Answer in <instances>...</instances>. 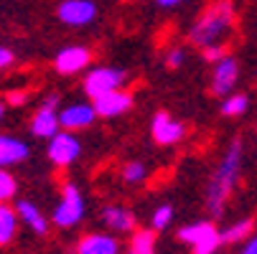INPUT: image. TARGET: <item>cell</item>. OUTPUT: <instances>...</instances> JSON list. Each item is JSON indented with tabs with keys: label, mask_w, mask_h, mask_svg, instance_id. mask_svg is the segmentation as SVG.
Masks as SVG:
<instances>
[{
	"label": "cell",
	"mask_w": 257,
	"mask_h": 254,
	"mask_svg": "<svg viewBox=\"0 0 257 254\" xmlns=\"http://www.w3.org/2000/svg\"><path fill=\"white\" fill-rule=\"evenodd\" d=\"M145 175H148V168H145L140 160H130V163H125V168H122V180H125L127 186L143 183Z\"/></svg>",
	"instance_id": "23"
},
{
	"label": "cell",
	"mask_w": 257,
	"mask_h": 254,
	"mask_svg": "<svg viewBox=\"0 0 257 254\" xmlns=\"http://www.w3.org/2000/svg\"><path fill=\"white\" fill-rule=\"evenodd\" d=\"M102 219L109 229H115V231H133L135 229V213L125 206H107L102 211Z\"/></svg>",
	"instance_id": "17"
},
{
	"label": "cell",
	"mask_w": 257,
	"mask_h": 254,
	"mask_svg": "<svg viewBox=\"0 0 257 254\" xmlns=\"http://www.w3.org/2000/svg\"><path fill=\"white\" fill-rule=\"evenodd\" d=\"M125 79H127V77H125L122 69H115V66H97V69L87 71V77H84V92L94 99V97H99V94L122 89Z\"/></svg>",
	"instance_id": "5"
},
{
	"label": "cell",
	"mask_w": 257,
	"mask_h": 254,
	"mask_svg": "<svg viewBox=\"0 0 257 254\" xmlns=\"http://www.w3.org/2000/svg\"><path fill=\"white\" fill-rule=\"evenodd\" d=\"M133 104H135V99L125 89H115V92H107V94H99V97L92 99L97 117H107V120L125 115L127 110H133Z\"/></svg>",
	"instance_id": "7"
},
{
	"label": "cell",
	"mask_w": 257,
	"mask_h": 254,
	"mask_svg": "<svg viewBox=\"0 0 257 254\" xmlns=\"http://www.w3.org/2000/svg\"><path fill=\"white\" fill-rule=\"evenodd\" d=\"M18 213L8 203H0V246H8L18 231Z\"/></svg>",
	"instance_id": "18"
},
{
	"label": "cell",
	"mask_w": 257,
	"mask_h": 254,
	"mask_svg": "<svg viewBox=\"0 0 257 254\" xmlns=\"http://www.w3.org/2000/svg\"><path fill=\"white\" fill-rule=\"evenodd\" d=\"M247 107H249L247 94H227L224 102H222V115L224 117H239V115L247 112Z\"/></svg>",
	"instance_id": "21"
},
{
	"label": "cell",
	"mask_w": 257,
	"mask_h": 254,
	"mask_svg": "<svg viewBox=\"0 0 257 254\" xmlns=\"http://www.w3.org/2000/svg\"><path fill=\"white\" fill-rule=\"evenodd\" d=\"M28 155H31V150L21 137L0 135V168H13V165L23 163Z\"/></svg>",
	"instance_id": "13"
},
{
	"label": "cell",
	"mask_w": 257,
	"mask_h": 254,
	"mask_svg": "<svg viewBox=\"0 0 257 254\" xmlns=\"http://www.w3.org/2000/svg\"><path fill=\"white\" fill-rule=\"evenodd\" d=\"M239 170H242V140L237 137L229 145V150L224 153L219 168L214 170L209 191H206V203H209V211L214 216H219L224 211V203H227V198H229V193L237 183V178H239Z\"/></svg>",
	"instance_id": "2"
},
{
	"label": "cell",
	"mask_w": 257,
	"mask_h": 254,
	"mask_svg": "<svg viewBox=\"0 0 257 254\" xmlns=\"http://www.w3.org/2000/svg\"><path fill=\"white\" fill-rule=\"evenodd\" d=\"M171 219H173V206L163 203V206H158V208L153 211L151 224H153V229H156V231H161V229H166V226L171 224Z\"/></svg>",
	"instance_id": "24"
},
{
	"label": "cell",
	"mask_w": 257,
	"mask_h": 254,
	"mask_svg": "<svg viewBox=\"0 0 257 254\" xmlns=\"http://www.w3.org/2000/svg\"><path fill=\"white\" fill-rule=\"evenodd\" d=\"M127 254H156V236L151 229H140L127 244Z\"/></svg>",
	"instance_id": "19"
},
{
	"label": "cell",
	"mask_w": 257,
	"mask_h": 254,
	"mask_svg": "<svg viewBox=\"0 0 257 254\" xmlns=\"http://www.w3.org/2000/svg\"><path fill=\"white\" fill-rule=\"evenodd\" d=\"M151 135L158 145H163V148H168V145H178L183 137H186V127H183V122L173 120L168 112H156L153 115V122H151Z\"/></svg>",
	"instance_id": "8"
},
{
	"label": "cell",
	"mask_w": 257,
	"mask_h": 254,
	"mask_svg": "<svg viewBox=\"0 0 257 254\" xmlns=\"http://www.w3.org/2000/svg\"><path fill=\"white\" fill-rule=\"evenodd\" d=\"M18 193V180L8 168H0V203H8Z\"/></svg>",
	"instance_id": "22"
},
{
	"label": "cell",
	"mask_w": 257,
	"mask_h": 254,
	"mask_svg": "<svg viewBox=\"0 0 257 254\" xmlns=\"http://www.w3.org/2000/svg\"><path fill=\"white\" fill-rule=\"evenodd\" d=\"M56 132H59V112L54 110V107H44L41 104L39 110H36V115L31 117V135L49 140Z\"/></svg>",
	"instance_id": "14"
},
{
	"label": "cell",
	"mask_w": 257,
	"mask_h": 254,
	"mask_svg": "<svg viewBox=\"0 0 257 254\" xmlns=\"http://www.w3.org/2000/svg\"><path fill=\"white\" fill-rule=\"evenodd\" d=\"M89 64H92V51L84 49V46H66L54 59V69L64 77L79 74V71H84Z\"/></svg>",
	"instance_id": "10"
},
{
	"label": "cell",
	"mask_w": 257,
	"mask_h": 254,
	"mask_svg": "<svg viewBox=\"0 0 257 254\" xmlns=\"http://www.w3.org/2000/svg\"><path fill=\"white\" fill-rule=\"evenodd\" d=\"M239 254H257V239H252V241H249V244L239 251Z\"/></svg>",
	"instance_id": "29"
},
{
	"label": "cell",
	"mask_w": 257,
	"mask_h": 254,
	"mask_svg": "<svg viewBox=\"0 0 257 254\" xmlns=\"http://www.w3.org/2000/svg\"><path fill=\"white\" fill-rule=\"evenodd\" d=\"M16 213H18V221H23L31 231H36V234H46V231H49L46 216L39 211V206H36V203H31V201H18V203H16Z\"/></svg>",
	"instance_id": "16"
},
{
	"label": "cell",
	"mask_w": 257,
	"mask_h": 254,
	"mask_svg": "<svg viewBox=\"0 0 257 254\" xmlns=\"http://www.w3.org/2000/svg\"><path fill=\"white\" fill-rule=\"evenodd\" d=\"M183 59H186V51H183V49H171L166 54V66L168 69H178L183 64Z\"/></svg>",
	"instance_id": "26"
},
{
	"label": "cell",
	"mask_w": 257,
	"mask_h": 254,
	"mask_svg": "<svg viewBox=\"0 0 257 254\" xmlns=\"http://www.w3.org/2000/svg\"><path fill=\"white\" fill-rule=\"evenodd\" d=\"M156 3L161 6V8H173V6H178L181 0H156Z\"/></svg>",
	"instance_id": "30"
},
{
	"label": "cell",
	"mask_w": 257,
	"mask_h": 254,
	"mask_svg": "<svg viewBox=\"0 0 257 254\" xmlns=\"http://www.w3.org/2000/svg\"><path fill=\"white\" fill-rule=\"evenodd\" d=\"M56 13L66 26H87L97 18V6L94 0H61Z\"/></svg>",
	"instance_id": "11"
},
{
	"label": "cell",
	"mask_w": 257,
	"mask_h": 254,
	"mask_svg": "<svg viewBox=\"0 0 257 254\" xmlns=\"http://www.w3.org/2000/svg\"><path fill=\"white\" fill-rule=\"evenodd\" d=\"M51 219L61 229H71V226H77L84 219V198H82V191L74 183H64L61 201L56 203Z\"/></svg>",
	"instance_id": "3"
},
{
	"label": "cell",
	"mask_w": 257,
	"mask_h": 254,
	"mask_svg": "<svg viewBox=\"0 0 257 254\" xmlns=\"http://www.w3.org/2000/svg\"><path fill=\"white\" fill-rule=\"evenodd\" d=\"M49 160L59 168H69L71 163H74L79 155H82V142L74 132L69 130H61L56 135L49 137Z\"/></svg>",
	"instance_id": "6"
},
{
	"label": "cell",
	"mask_w": 257,
	"mask_h": 254,
	"mask_svg": "<svg viewBox=\"0 0 257 254\" xmlns=\"http://www.w3.org/2000/svg\"><path fill=\"white\" fill-rule=\"evenodd\" d=\"M26 99H28V92H8V94H6V102L13 104V107L26 104Z\"/></svg>",
	"instance_id": "27"
},
{
	"label": "cell",
	"mask_w": 257,
	"mask_h": 254,
	"mask_svg": "<svg viewBox=\"0 0 257 254\" xmlns=\"http://www.w3.org/2000/svg\"><path fill=\"white\" fill-rule=\"evenodd\" d=\"M239 79V64L229 54L214 64V77H211V94L214 97H227L234 92V84Z\"/></svg>",
	"instance_id": "9"
},
{
	"label": "cell",
	"mask_w": 257,
	"mask_h": 254,
	"mask_svg": "<svg viewBox=\"0 0 257 254\" xmlns=\"http://www.w3.org/2000/svg\"><path fill=\"white\" fill-rule=\"evenodd\" d=\"M13 51L11 49H6V46H0V69H8V66H13Z\"/></svg>",
	"instance_id": "28"
},
{
	"label": "cell",
	"mask_w": 257,
	"mask_h": 254,
	"mask_svg": "<svg viewBox=\"0 0 257 254\" xmlns=\"http://www.w3.org/2000/svg\"><path fill=\"white\" fill-rule=\"evenodd\" d=\"M3 115H6V104L0 102V120H3Z\"/></svg>",
	"instance_id": "31"
},
{
	"label": "cell",
	"mask_w": 257,
	"mask_h": 254,
	"mask_svg": "<svg viewBox=\"0 0 257 254\" xmlns=\"http://www.w3.org/2000/svg\"><path fill=\"white\" fill-rule=\"evenodd\" d=\"M234 26H237L234 3L232 0H214V3L199 16V21L191 26L189 39L201 49L216 46V44H227Z\"/></svg>",
	"instance_id": "1"
},
{
	"label": "cell",
	"mask_w": 257,
	"mask_h": 254,
	"mask_svg": "<svg viewBox=\"0 0 257 254\" xmlns=\"http://www.w3.org/2000/svg\"><path fill=\"white\" fill-rule=\"evenodd\" d=\"M227 51H229V46H227V44L206 46V49H204V59H206L209 64H216L219 59H224V56H227Z\"/></svg>",
	"instance_id": "25"
},
{
	"label": "cell",
	"mask_w": 257,
	"mask_h": 254,
	"mask_svg": "<svg viewBox=\"0 0 257 254\" xmlns=\"http://www.w3.org/2000/svg\"><path fill=\"white\" fill-rule=\"evenodd\" d=\"M94 120H97L94 107H92V104H84V102L71 104V107H66V110L59 112V127H64V130H69V132L84 130V127H89Z\"/></svg>",
	"instance_id": "12"
},
{
	"label": "cell",
	"mask_w": 257,
	"mask_h": 254,
	"mask_svg": "<svg viewBox=\"0 0 257 254\" xmlns=\"http://www.w3.org/2000/svg\"><path fill=\"white\" fill-rule=\"evenodd\" d=\"M252 224H254L252 219H242V221L232 224L229 229H224L222 234H219V239H222V244H239L252 234Z\"/></svg>",
	"instance_id": "20"
},
{
	"label": "cell",
	"mask_w": 257,
	"mask_h": 254,
	"mask_svg": "<svg viewBox=\"0 0 257 254\" xmlns=\"http://www.w3.org/2000/svg\"><path fill=\"white\" fill-rule=\"evenodd\" d=\"M178 239L183 244H191L194 254H214L219 249V244H222L219 231H216V226L211 221H199V224L178 229Z\"/></svg>",
	"instance_id": "4"
},
{
	"label": "cell",
	"mask_w": 257,
	"mask_h": 254,
	"mask_svg": "<svg viewBox=\"0 0 257 254\" xmlns=\"http://www.w3.org/2000/svg\"><path fill=\"white\" fill-rule=\"evenodd\" d=\"M77 254H120V241L109 234H87L79 239Z\"/></svg>",
	"instance_id": "15"
}]
</instances>
